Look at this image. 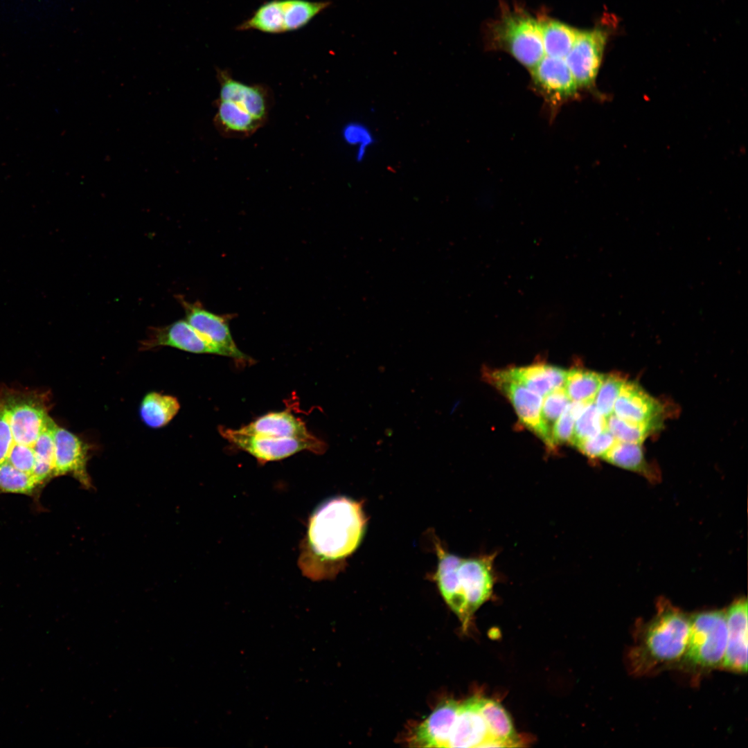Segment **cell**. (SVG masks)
<instances>
[{"instance_id": "obj_2", "label": "cell", "mask_w": 748, "mask_h": 748, "mask_svg": "<svg viewBox=\"0 0 748 748\" xmlns=\"http://www.w3.org/2000/svg\"><path fill=\"white\" fill-rule=\"evenodd\" d=\"M57 426L45 398L38 393H0V464L9 450L27 448L36 452V463L54 465Z\"/></svg>"}, {"instance_id": "obj_11", "label": "cell", "mask_w": 748, "mask_h": 748, "mask_svg": "<svg viewBox=\"0 0 748 748\" xmlns=\"http://www.w3.org/2000/svg\"><path fill=\"white\" fill-rule=\"evenodd\" d=\"M159 346H170L194 353L231 357L229 352L201 334L186 320L177 321L166 326L150 328L147 337L141 342L140 348L145 350Z\"/></svg>"}, {"instance_id": "obj_6", "label": "cell", "mask_w": 748, "mask_h": 748, "mask_svg": "<svg viewBox=\"0 0 748 748\" xmlns=\"http://www.w3.org/2000/svg\"><path fill=\"white\" fill-rule=\"evenodd\" d=\"M330 4L328 1L271 0L260 6L236 29L255 30L269 34L296 30L306 26Z\"/></svg>"}, {"instance_id": "obj_30", "label": "cell", "mask_w": 748, "mask_h": 748, "mask_svg": "<svg viewBox=\"0 0 748 748\" xmlns=\"http://www.w3.org/2000/svg\"><path fill=\"white\" fill-rule=\"evenodd\" d=\"M605 429H607L606 418L600 413L594 402H590L587 404L575 422L570 443L575 446L577 443L593 438Z\"/></svg>"}, {"instance_id": "obj_5", "label": "cell", "mask_w": 748, "mask_h": 748, "mask_svg": "<svg viewBox=\"0 0 748 748\" xmlns=\"http://www.w3.org/2000/svg\"><path fill=\"white\" fill-rule=\"evenodd\" d=\"M493 44L529 71L545 55L540 21L522 11H506L491 28Z\"/></svg>"}, {"instance_id": "obj_25", "label": "cell", "mask_w": 748, "mask_h": 748, "mask_svg": "<svg viewBox=\"0 0 748 748\" xmlns=\"http://www.w3.org/2000/svg\"><path fill=\"white\" fill-rule=\"evenodd\" d=\"M540 24L545 55L564 58L576 40L578 30L552 19L540 20Z\"/></svg>"}, {"instance_id": "obj_21", "label": "cell", "mask_w": 748, "mask_h": 748, "mask_svg": "<svg viewBox=\"0 0 748 748\" xmlns=\"http://www.w3.org/2000/svg\"><path fill=\"white\" fill-rule=\"evenodd\" d=\"M238 430L247 434L274 437L305 438L312 435L303 421L287 411L267 413Z\"/></svg>"}, {"instance_id": "obj_13", "label": "cell", "mask_w": 748, "mask_h": 748, "mask_svg": "<svg viewBox=\"0 0 748 748\" xmlns=\"http://www.w3.org/2000/svg\"><path fill=\"white\" fill-rule=\"evenodd\" d=\"M483 377L509 399L522 423L542 438V396L507 377L503 369H487L483 371Z\"/></svg>"}, {"instance_id": "obj_16", "label": "cell", "mask_w": 748, "mask_h": 748, "mask_svg": "<svg viewBox=\"0 0 748 748\" xmlns=\"http://www.w3.org/2000/svg\"><path fill=\"white\" fill-rule=\"evenodd\" d=\"M747 600L740 598L726 612L727 639L721 666L740 673L747 670Z\"/></svg>"}, {"instance_id": "obj_9", "label": "cell", "mask_w": 748, "mask_h": 748, "mask_svg": "<svg viewBox=\"0 0 748 748\" xmlns=\"http://www.w3.org/2000/svg\"><path fill=\"white\" fill-rule=\"evenodd\" d=\"M530 72L533 89L552 112L578 96L580 89L564 58L545 55Z\"/></svg>"}, {"instance_id": "obj_17", "label": "cell", "mask_w": 748, "mask_h": 748, "mask_svg": "<svg viewBox=\"0 0 748 748\" xmlns=\"http://www.w3.org/2000/svg\"><path fill=\"white\" fill-rule=\"evenodd\" d=\"M177 299L184 310L186 321L195 330L229 352L231 357L242 360L248 358L236 346L224 317L205 310L198 302H188L181 296Z\"/></svg>"}, {"instance_id": "obj_26", "label": "cell", "mask_w": 748, "mask_h": 748, "mask_svg": "<svg viewBox=\"0 0 748 748\" xmlns=\"http://www.w3.org/2000/svg\"><path fill=\"white\" fill-rule=\"evenodd\" d=\"M602 459L615 466L640 473L648 479L653 477L645 458L642 443L616 440Z\"/></svg>"}, {"instance_id": "obj_15", "label": "cell", "mask_w": 748, "mask_h": 748, "mask_svg": "<svg viewBox=\"0 0 748 748\" xmlns=\"http://www.w3.org/2000/svg\"><path fill=\"white\" fill-rule=\"evenodd\" d=\"M479 700L474 696L459 703L446 747H489L492 739L479 709Z\"/></svg>"}, {"instance_id": "obj_8", "label": "cell", "mask_w": 748, "mask_h": 748, "mask_svg": "<svg viewBox=\"0 0 748 748\" xmlns=\"http://www.w3.org/2000/svg\"><path fill=\"white\" fill-rule=\"evenodd\" d=\"M220 432L231 443L261 462L280 460L303 450L323 454L327 449L326 443L313 435L305 438L266 436L224 427H221Z\"/></svg>"}, {"instance_id": "obj_27", "label": "cell", "mask_w": 748, "mask_h": 748, "mask_svg": "<svg viewBox=\"0 0 748 748\" xmlns=\"http://www.w3.org/2000/svg\"><path fill=\"white\" fill-rule=\"evenodd\" d=\"M604 377L603 373L574 368L567 371L564 389L571 401L593 402Z\"/></svg>"}, {"instance_id": "obj_19", "label": "cell", "mask_w": 748, "mask_h": 748, "mask_svg": "<svg viewBox=\"0 0 748 748\" xmlns=\"http://www.w3.org/2000/svg\"><path fill=\"white\" fill-rule=\"evenodd\" d=\"M459 703L449 700L439 704L429 717L411 732L408 742L412 747H446L451 725Z\"/></svg>"}, {"instance_id": "obj_32", "label": "cell", "mask_w": 748, "mask_h": 748, "mask_svg": "<svg viewBox=\"0 0 748 748\" xmlns=\"http://www.w3.org/2000/svg\"><path fill=\"white\" fill-rule=\"evenodd\" d=\"M341 136L348 145L355 148V160L363 161L375 142V138L368 126L365 123L353 121L345 124L341 130Z\"/></svg>"}, {"instance_id": "obj_33", "label": "cell", "mask_w": 748, "mask_h": 748, "mask_svg": "<svg viewBox=\"0 0 748 748\" xmlns=\"http://www.w3.org/2000/svg\"><path fill=\"white\" fill-rule=\"evenodd\" d=\"M625 381L619 375L605 374L594 402L600 413L605 418L613 413L615 402Z\"/></svg>"}, {"instance_id": "obj_20", "label": "cell", "mask_w": 748, "mask_h": 748, "mask_svg": "<svg viewBox=\"0 0 748 748\" xmlns=\"http://www.w3.org/2000/svg\"><path fill=\"white\" fill-rule=\"evenodd\" d=\"M503 371L511 380L542 396L553 389L564 387L567 375V371L544 364L509 368Z\"/></svg>"}, {"instance_id": "obj_23", "label": "cell", "mask_w": 748, "mask_h": 748, "mask_svg": "<svg viewBox=\"0 0 748 748\" xmlns=\"http://www.w3.org/2000/svg\"><path fill=\"white\" fill-rule=\"evenodd\" d=\"M215 106L216 114L214 124L218 132L225 137L244 139L264 125L254 117L239 110L230 101L217 98Z\"/></svg>"}, {"instance_id": "obj_28", "label": "cell", "mask_w": 748, "mask_h": 748, "mask_svg": "<svg viewBox=\"0 0 748 748\" xmlns=\"http://www.w3.org/2000/svg\"><path fill=\"white\" fill-rule=\"evenodd\" d=\"M570 402L564 387L553 389L544 396L541 408L542 440L550 449H554L552 443L553 427Z\"/></svg>"}, {"instance_id": "obj_22", "label": "cell", "mask_w": 748, "mask_h": 748, "mask_svg": "<svg viewBox=\"0 0 748 748\" xmlns=\"http://www.w3.org/2000/svg\"><path fill=\"white\" fill-rule=\"evenodd\" d=\"M479 709L488 725L492 742L489 747H515L521 746L512 720L498 702L480 697Z\"/></svg>"}, {"instance_id": "obj_24", "label": "cell", "mask_w": 748, "mask_h": 748, "mask_svg": "<svg viewBox=\"0 0 748 748\" xmlns=\"http://www.w3.org/2000/svg\"><path fill=\"white\" fill-rule=\"evenodd\" d=\"M180 408L177 399L157 392L148 393L140 407V416L144 423L152 428L166 425Z\"/></svg>"}, {"instance_id": "obj_31", "label": "cell", "mask_w": 748, "mask_h": 748, "mask_svg": "<svg viewBox=\"0 0 748 748\" xmlns=\"http://www.w3.org/2000/svg\"><path fill=\"white\" fill-rule=\"evenodd\" d=\"M40 487L30 474L21 472L7 463L0 464V494L33 495Z\"/></svg>"}, {"instance_id": "obj_35", "label": "cell", "mask_w": 748, "mask_h": 748, "mask_svg": "<svg viewBox=\"0 0 748 748\" xmlns=\"http://www.w3.org/2000/svg\"><path fill=\"white\" fill-rule=\"evenodd\" d=\"M616 441L612 434L605 429L593 438L577 443L574 447L590 458H602Z\"/></svg>"}, {"instance_id": "obj_12", "label": "cell", "mask_w": 748, "mask_h": 748, "mask_svg": "<svg viewBox=\"0 0 748 748\" xmlns=\"http://www.w3.org/2000/svg\"><path fill=\"white\" fill-rule=\"evenodd\" d=\"M216 72L220 84L217 98L231 102L238 109L265 125L271 107L270 89L263 84H248L237 80L226 69L217 68Z\"/></svg>"}, {"instance_id": "obj_34", "label": "cell", "mask_w": 748, "mask_h": 748, "mask_svg": "<svg viewBox=\"0 0 748 748\" xmlns=\"http://www.w3.org/2000/svg\"><path fill=\"white\" fill-rule=\"evenodd\" d=\"M589 403L571 401L565 407L553 427L552 443L554 449L558 445L570 443L575 422Z\"/></svg>"}, {"instance_id": "obj_7", "label": "cell", "mask_w": 748, "mask_h": 748, "mask_svg": "<svg viewBox=\"0 0 748 748\" xmlns=\"http://www.w3.org/2000/svg\"><path fill=\"white\" fill-rule=\"evenodd\" d=\"M727 639L724 611L697 613L690 618V633L684 659L689 664L701 668L721 666Z\"/></svg>"}, {"instance_id": "obj_4", "label": "cell", "mask_w": 748, "mask_h": 748, "mask_svg": "<svg viewBox=\"0 0 748 748\" xmlns=\"http://www.w3.org/2000/svg\"><path fill=\"white\" fill-rule=\"evenodd\" d=\"M690 633V618L668 603L658 605L654 618L645 626L632 654L637 669L675 662L684 655Z\"/></svg>"}, {"instance_id": "obj_14", "label": "cell", "mask_w": 748, "mask_h": 748, "mask_svg": "<svg viewBox=\"0 0 748 748\" xmlns=\"http://www.w3.org/2000/svg\"><path fill=\"white\" fill-rule=\"evenodd\" d=\"M91 447L75 434L57 426L55 432V477L71 475L83 488L91 489L87 471Z\"/></svg>"}, {"instance_id": "obj_29", "label": "cell", "mask_w": 748, "mask_h": 748, "mask_svg": "<svg viewBox=\"0 0 748 748\" xmlns=\"http://www.w3.org/2000/svg\"><path fill=\"white\" fill-rule=\"evenodd\" d=\"M607 429L617 441L643 443L659 425L657 422L639 423L623 420L611 414L606 418Z\"/></svg>"}, {"instance_id": "obj_10", "label": "cell", "mask_w": 748, "mask_h": 748, "mask_svg": "<svg viewBox=\"0 0 748 748\" xmlns=\"http://www.w3.org/2000/svg\"><path fill=\"white\" fill-rule=\"evenodd\" d=\"M607 38L608 33L604 28L578 30L564 60L579 89H594Z\"/></svg>"}, {"instance_id": "obj_18", "label": "cell", "mask_w": 748, "mask_h": 748, "mask_svg": "<svg viewBox=\"0 0 748 748\" xmlns=\"http://www.w3.org/2000/svg\"><path fill=\"white\" fill-rule=\"evenodd\" d=\"M662 412L659 402L637 383H624L615 402L613 414L623 420L639 422H658Z\"/></svg>"}, {"instance_id": "obj_3", "label": "cell", "mask_w": 748, "mask_h": 748, "mask_svg": "<svg viewBox=\"0 0 748 748\" xmlns=\"http://www.w3.org/2000/svg\"><path fill=\"white\" fill-rule=\"evenodd\" d=\"M434 549L438 563L432 579L465 630L473 614L492 594L494 555L461 558L447 551L438 540Z\"/></svg>"}, {"instance_id": "obj_1", "label": "cell", "mask_w": 748, "mask_h": 748, "mask_svg": "<svg viewBox=\"0 0 748 748\" xmlns=\"http://www.w3.org/2000/svg\"><path fill=\"white\" fill-rule=\"evenodd\" d=\"M366 524L359 501L341 496L321 504L310 517L301 545L299 566L302 573L316 581L336 577L359 546Z\"/></svg>"}]
</instances>
